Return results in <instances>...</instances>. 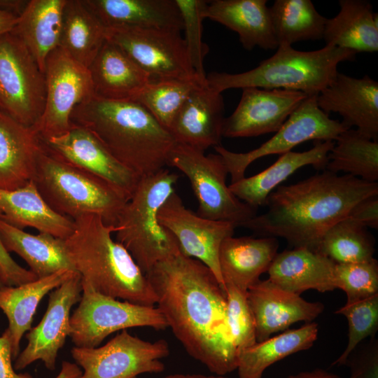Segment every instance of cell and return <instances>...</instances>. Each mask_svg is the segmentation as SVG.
<instances>
[{"label":"cell","instance_id":"1","mask_svg":"<svg viewBox=\"0 0 378 378\" xmlns=\"http://www.w3.org/2000/svg\"><path fill=\"white\" fill-rule=\"evenodd\" d=\"M146 276L157 307L186 352L214 374L237 370L225 291L211 270L180 253L156 264Z\"/></svg>","mask_w":378,"mask_h":378},{"label":"cell","instance_id":"2","mask_svg":"<svg viewBox=\"0 0 378 378\" xmlns=\"http://www.w3.org/2000/svg\"><path fill=\"white\" fill-rule=\"evenodd\" d=\"M378 195L377 182L326 169L304 180L279 186L267 197V211L240 227L262 237H281L293 248L316 251L333 225L360 201Z\"/></svg>","mask_w":378,"mask_h":378},{"label":"cell","instance_id":"3","mask_svg":"<svg viewBox=\"0 0 378 378\" xmlns=\"http://www.w3.org/2000/svg\"><path fill=\"white\" fill-rule=\"evenodd\" d=\"M70 120L93 133L114 158L140 178L165 168L176 144L169 131L132 100L92 96L74 108Z\"/></svg>","mask_w":378,"mask_h":378},{"label":"cell","instance_id":"4","mask_svg":"<svg viewBox=\"0 0 378 378\" xmlns=\"http://www.w3.org/2000/svg\"><path fill=\"white\" fill-rule=\"evenodd\" d=\"M73 220L74 229L64 246L81 279L103 295L155 306L157 297L147 276L127 249L113 239L115 227L95 214Z\"/></svg>","mask_w":378,"mask_h":378},{"label":"cell","instance_id":"5","mask_svg":"<svg viewBox=\"0 0 378 378\" xmlns=\"http://www.w3.org/2000/svg\"><path fill=\"white\" fill-rule=\"evenodd\" d=\"M356 55L351 50L332 46L312 51L279 46L272 56L255 68L239 74L214 71L206 76V82L220 93L227 89L256 87L317 96L334 80L338 64L354 60Z\"/></svg>","mask_w":378,"mask_h":378},{"label":"cell","instance_id":"6","mask_svg":"<svg viewBox=\"0 0 378 378\" xmlns=\"http://www.w3.org/2000/svg\"><path fill=\"white\" fill-rule=\"evenodd\" d=\"M178 178L166 168L141 177L114 227L115 240L145 274L158 262L181 253L176 239L157 217Z\"/></svg>","mask_w":378,"mask_h":378},{"label":"cell","instance_id":"7","mask_svg":"<svg viewBox=\"0 0 378 378\" xmlns=\"http://www.w3.org/2000/svg\"><path fill=\"white\" fill-rule=\"evenodd\" d=\"M33 181L47 204L71 220L95 214L115 227L130 199L107 181L59 160L45 148Z\"/></svg>","mask_w":378,"mask_h":378},{"label":"cell","instance_id":"8","mask_svg":"<svg viewBox=\"0 0 378 378\" xmlns=\"http://www.w3.org/2000/svg\"><path fill=\"white\" fill-rule=\"evenodd\" d=\"M167 166L181 171L190 182L198 202L196 214L203 218L232 223L237 227L257 215L258 209L238 199L226 184L227 169L218 153L204 152L176 143Z\"/></svg>","mask_w":378,"mask_h":378},{"label":"cell","instance_id":"9","mask_svg":"<svg viewBox=\"0 0 378 378\" xmlns=\"http://www.w3.org/2000/svg\"><path fill=\"white\" fill-rule=\"evenodd\" d=\"M82 293L70 317L69 337L75 346H99L111 334L135 327L156 330L168 328L157 307L146 306L103 295L82 279Z\"/></svg>","mask_w":378,"mask_h":378},{"label":"cell","instance_id":"10","mask_svg":"<svg viewBox=\"0 0 378 378\" xmlns=\"http://www.w3.org/2000/svg\"><path fill=\"white\" fill-rule=\"evenodd\" d=\"M46 102L45 75L23 42L12 32L0 36V108L34 127Z\"/></svg>","mask_w":378,"mask_h":378},{"label":"cell","instance_id":"11","mask_svg":"<svg viewBox=\"0 0 378 378\" xmlns=\"http://www.w3.org/2000/svg\"><path fill=\"white\" fill-rule=\"evenodd\" d=\"M348 129L342 122L331 119L318 106L316 96H308L275 134L259 147L246 153L232 152L221 145L214 148L222 157L231 177L230 183H233L245 177L248 167L260 158L284 154L310 140L335 141Z\"/></svg>","mask_w":378,"mask_h":378},{"label":"cell","instance_id":"12","mask_svg":"<svg viewBox=\"0 0 378 378\" xmlns=\"http://www.w3.org/2000/svg\"><path fill=\"white\" fill-rule=\"evenodd\" d=\"M71 354L83 369L81 378H136L164 371L161 360L169 356V347L164 339L150 342L124 330L102 346H74Z\"/></svg>","mask_w":378,"mask_h":378},{"label":"cell","instance_id":"13","mask_svg":"<svg viewBox=\"0 0 378 378\" xmlns=\"http://www.w3.org/2000/svg\"><path fill=\"white\" fill-rule=\"evenodd\" d=\"M106 38L148 74L151 80L199 79L191 66L180 31L111 27L106 28Z\"/></svg>","mask_w":378,"mask_h":378},{"label":"cell","instance_id":"14","mask_svg":"<svg viewBox=\"0 0 378 378\" xmlns=\"http://www.w3.org/2000/svg\"><path fill=\"white\" fill-rule=\"evenodd\" d=\"M46 102L42 115L31 127L41 140L60 136L74 125L70 117L80 102L94 96L88 68L74 59L59 46L46 61Z\"/></svg>","mask_w":378,"mask_h":378},{"label":"cell","instance_id":"15","mask_svg":"<svg viewBox=\"0 0 378 378\" xmlns=\"http://www.w3.org/2000/svg\"><path fill=\"white\" fill-rule=\"evenodd\" d=\"M157 217L159 224L176 239L181 253L209 267L225 290L219 251L223 241L234 235L236 225L198 216L185 206L175 190L160 206Z\"/></svg>","mask_w":378,"mask_h":378},{"label":"cell","instance_id":"16","mask_svg":"<svg viewBox=\"0 0 378 378\" xmlns=\"http://www.w3.org/2000/svg\"><path fill=\"white\" fill-rule=\"evenodd\" d=\"M81 293V276L78 272L50 292L42 319L26 335L27 344L15 358V370L36 360L43 361L49 370L55 369L58 352L71 333V309L80 301Z\"/></svg>","mask_w":378,"mask_h":378},{"label":"cell","instance_id":"17","mask_svg":"<svg viewBox=\"0 0 378 378\" xmlns=\"http://www.w3.org/2000/svg\"><path fill=\"white\" fill-rule=\"evenodd\" d=\"M42 141L54 157L107 181L129 198L132 195L140 177L114 158L88 129L74 125L67 132Z\"/></svg>","mask_w":378,"mask_h":378},{"label":"cell","instance_id":"18","mask_svg":"<svg viewBox=\"0 0 378 378\" xmlns=\"http://www.w3.org/2000/svg\"><path fill=\"white\" fill-rule=\"evenodd\" d=\"M307 97L301 92L284 89L242 88L237 108L224 120L223 137L276 133Z\"/></svg>","mask_w":378,"mask_h":378},{"label":"cell","instance_id":"19","mask_svg":"<svg viewBox=\"0 0 378 378\" xmlns=\"http://www.w3.org/2000/svg\"><path fill=\"white\" fill-rule=\"evenodd\" d=\"M318 106L326 114L337 113L342 122L378 141V83L369 76L354 78L338 72L317 96Z\"/></svg>","mask_w":378,"mask_h":378},{"label":"cell","instance_id":"20","mask_svg":"<svg viewBox=\"0 0 378 378\" xmlns=\"http://www.w3.org/2000/svg\"><path fill=\"white\" fill-rule=\"evenodd\" d=\"M247 299L254 318L257 342L285 331L295 323H311L324 309L322 303L307 301L268 279L251 286L247 290Z\"/></svg>","mask_w":378,"mask_h":378},{"label":"cell","instance_id":"21","mask_svg":"<svg viewBox=\"0 0 378 378\" xmlns=\"http://www.w3.org/2000/svg\"><path fill=\"white\" fill-rule=\"evenodd\" d=\"M224 113L222 94L206 81L192 90L169 132L176 143L204 152L211 146L220 145Z\"/></svg>","mask_w":378,"mask_h":378},{"label":"cell","instance_id":"22","mask_svg":"<svg viewBox=\"0 0 378 378\" xmlns=\"http://www.w3.org/2000/svg\"><path fill=\"white\" fill-rule=\"evenodd\" d=\"M43 148L33 128L0 108V189H18L32 181Z\"/></svg>","mask_w":378,"mask_h":378},{"label":"cell","instance_id":"23","mask_svg":"<svg viewBox=\"0 0 378 378\" xmlns=\"http://www.w3.org/2000/svg\"><path fill=\"white\" fill-rule=\"evenodd\" d=\"M266 0L207 1L203 16L237 33L244 48L256 46L274 50L278 43L274 34L270 7Z\"/></svg>","mask_w":378,"mask_h":378},{"label":"cell","instance_id":"24","mask_svg":"<svg viewBox=\"0 0 378 378\" xmlns=\"http://www.w3.org/2000/svg\"><path fill=\"white\" fill-rule=\"evenodd\" d=\"M315 143L308 150H290L280 155L274 163L261 172L230 183V190L238 199L252 207L258 209L265 206L270 194L298 169L307 165L318 170L326 169L328 155L333 148L334 141Z\"/></svg>","mask_w":378,"mask_h":378},{"label":"cell","instance_id":"25","mask_svg":"<svg viewBox=\"0 0 378 378\" xmlns=\"http://www.w3.org/2000/svg\"><path fill=\"white\" fill-rule=\"evenodd\" d=\"M335 264L317 251L293 248L276 255L267 273L279 287L300 295L309 289L324 293L336 288Z\"/></svg>","mask_w":378,"mask_h":378},{"label":"cell","instance_id":"26","mask_svg":"<svg viewBox=\"0 0 378 378\" xmlns=\"http://www.w3.org/2000/svg\"><path fill=\"white\" fill-rule=\"evenodd\" d=\"M88 69L94 96L104 100H134L151 81L148 74L107 40Z\"/></svg>","mask_w":378,"mask_h":378},{"label":"cell","instance_id":"27","mask_svg":"<svg viewBox=\"0 0 378 378\" xmlns=\"http://www.w3.org/2000/svg\"><path fill=\"white\" fill-rule=\"evenodd\" d=\"M106 28L183 30L175 0H82Z\"/></svg>","mask_w":378,"mask_h":378},{"label":"cell","instance_id":"28","mask_svg":"<svg viewBox=\"0 0 378 378\" xmlns=\"http://www.w3.org/2000/svg\"><path fill=\"white\" fill-rule=\"evenodd\" d=\"M278 248L275 237L232 236L225 239L218 255L225 288L230 284L247 291L260 280L262 274L267 272Z\"/></svg>","mask_w":378,"mask_h":378},{"label":"cell","instance_id":"29","mask_svg":"<svg viewBox=\"0 0 378 378\" xmlns=\"http://www.w3.org/2000/svg\"><path fill=\"white\" fill-rule=\"evenodd\" d=\"M0 218L20 229L32 227L62 239L74 229V220L55 212L34 181L15 190L0 189Z\"/></svg>","mask_w":378,"mask_h":378},{"label":"cell","instance_id":"30","mask_svg":"<svg viewBox=\"0 0 378 378\" xmlns=\"http://www.w3.org/2000/svg\"><path fill=\"white\" fill-rule=\"evenodd\" d=\"M75 272L61 270L46 277L19 286L0 288V309L6 315L11 344L13 358L20 354V345L24 334L31 328L34 316L41 300L48 293L59 287Z\"/></svg>","mask_w":378,"mask_h":378},{"label":"cell","instance_id":"31","mask_svg":"<svg viewBox=\"0 0 378 378\" xmlns=\"http://www.w3.org/2000/svg\"><path fill=\"white\" fill-rule=\"evenodd\" d=\"M340 11L327 19L323 37L326 46L358 52L378 50V15L365 0H340Z\"/></svg>","mask_w":378,"mask_h":378},{"label":"cell","instance_id":"32","mask_svg":"<svg viewBox=\"0 0 378 378\" xmlns=\"http://www.w3.org/2000/svg\"><path fill=\"white\" fill-rule=\"evenodd\" d=\"M66 0H29L10 31L31 52L44 74L46 61L59 46Z\"/></svg>","mask_w":378,"mask_h":378},{"label":"cell","instance_id":"33","mask_svg":"<svg viewBox=\"0 0 378 378\" xmlns=\"http://www.w3.org/2000/svg\"><path fill=\"white\" fill-rule=\"evenodd\" d=\"M0 240L8 253H15L27 262L37 279L61 270L75 271L64 239L46 233L31 234L0 218Z\"/></svg>","mask_w":378,"mask_h":378},{"label":"cell","instance_id":"34","mask_svg":"<svg viewBox=\"0 0 378 378\" xmlns=\"http://www.w3.org/2000/svg\"><path fill=\"white\" fill-rule=\"evenodd\" d=\"M316 323H307L296 329L257 342L238 354L239 378H262L266 369L276 362L312 346L317 339Z\"/></svg>","mask_w":378,"mask_h":378},{"label":"cell","instance_id":"35","mask_svg":"<svg viewBox=\"0 0 378 378\" xmlns=\"http://www.w3.org/2000/svg\"><path fill=\"white\" fill-rule=\"evenodd\" d=\"M106 28L82 0H66L59 46L88 68L104 43Z\"/></svg>","mask_w":378,"mask_h":378},{"label":"cell","instance_id":"36","mask_svg":"<svg viewBox=\"0 0 378 378\" xmlns=\"http://www.w3.org/2000/svg\"><path fill=\"white\" fill-rule=\"evenodd\" d=\"M270 10L278 46L323 38L328 18L310 0H276Z\"/></svg>","mask_w":378,"mask_h":378},{"label":"cell","instance_id":"37","mask_svg":"<svg viewBox=\"0 0 378 378\" xmlns=\"http://www.w3.org/2000/svg\"><path fill=\"white\" fill-rule=\"evenodd\" d=\"M326 170L343 172L368 182L378 180V141L356 129H348L334 141L328 155Z\"/></svg>","mask_w":378,"mask_h":378},{"label":"cell","instance_id":"38","mask_svg":"<svg viewBox=\"0 0 378 378\" xmlns=\"http://www.w3.org/2000/svg\"><path fill=\"white\" fill-rule=\"evenodd\" d=\"M374 245L367 227L346 217L327 230L316 251L336 264L358 262L374 258Z\"/></svg>","mask_w":378,"mask_h":378},{"label":"cell","instance_id":"39","mask_svg":"<svg viewBox=\"0 0 378 378\" xmlns=\"http://www.w3.org/2000/svg\"><path fill=\"white\" fill-rule=\"evenodd\" d=\"M206 81L199 79L153 80L132 101L143 106L169 131L176 115L192 90Z\"/></svg>","mask_w":378,"mask_h":378},{"label":"cell","instance_id":"40","mask_svg":"<svg viewBox=\"0 0 378 378\" xmlns=\"http://www.w3.org/2000/svg\"><path fill=\"white\" fill-rule=\"evenodd\" d=\"M348 322V342L342 354L332 363L344 365L354 349L363 340L374 337L378 330V294L352 303H346L335 312Z\"/></svg>","mask_w":378,"mask_h":378},{"label":"cell","instance_id":"41","mask_svg":"<svg viewBox=\"0 0 378 378\" xmlns=\"http://www.w3.org/2000/svg\"><path fill=\"white\" fill-rule=\"evenodd\" d=\"M336 288L346 295V302L356 301L378 294V263L371 260L351 263L335 264Z\"/></svg>","mask_w":378,"mask_h":378},{"label":"cell","instance_id":"42","mask_svg":"<svg viewBox=\"0 0 378 378\" xmlns=\"http://www.w3.org/2000/svg\"><path fill=\"white\" fill-rule=\"evenodd\" d=\"M175 2L181 13L186 35L184 41L191 66L197 78L205 81L206 76L203 62L209 47L202 41V20L207 1L175 0Z\"/></svg>","mask_w":378,"mask_h":378},{"label":"cell","instance_id":"43","mask_svg":"<svg viewBox=\"0 0 378 378\" xmlns=\"http://www.w3.org/2000/svg\"><path fill=\"white\" fill-rule=\"evenodd\" d=\"M226 317L234 346L238 354L257 342L253 316L247 291L232 285H225Z\"/></svg>","mask_w":378,"mask_h":378},{"label":"cell","instance_id":"44","mask_svg":"<svg viewBox=\"0 0 378 378\" xmlns=\"http://www.w3.org/2000/svg\"><path fill=\"white\" fill-rule=\"evenodd\" d=\"M345 365L349 378H378V340L375 337L359 344L348 356Z\"/></svg>","mask_w":378,"mask_h":378},{"label":"cell","instance_id":"45","mask_svg":"<svg viewBox=\"0 0 378 378\" xmlns=\"http://www.w3.org/2000/svg\"><path fill=\"white\" fill-rule=\"evenodd\" d=\"M11 344L6 330L0 336V378H33L28 373H17L12 364ZM82 370L76 363L63 361L55 378H81Z\"/></svg>","mask_w":378,"mask_h":378},{"label":"cell","instance_id":"46","mask_svg":"<svg viewBox=\"0 0 378 378\" xmlns=\"http://www.w3.org/2000/svg\"><path fill=\"white\" fill-rule=\"evenodd\" d=\"M0 276L4 286H19L37 279L29 270L22 267L12 258L1 240Z\"/></svg>","mask_w":378,"mask_h":378},{"label":"cell","instance_id":"47","mask_svg":"<svg viewBox=\"0 0 378 378\" xmlns=\"http://www.w3.org/2000/svg\"><path fill=\"white\" fill-rule=\"evenodd\" d=\"M347 217L367 228L377 229L378 195L367 197L358 202Z\"/></svg>","mask_w":378,"mask_h":378},{"label":"cell","instance_id":"48","mask_svg":"<svg viewBox=\"0 0 378 378\" xmlns=\"http://www.w3.org/2000/svg\"><path fill=\"white\" fill-rule=\"evenodd\" d=\"M29 1L0 0V9L20 16L25 9Z\"/></svg>","mask_w":378,"mask_h":378},{"label":"cell","instance_id":"49","mask_svg":"<svg viewBox=\"0 0 378 378\" xmlns=\"http://www.w3.org/2000/svg\"><path fill=\"white\" fill-rule=\"evenodd\" d=\"M18 16L0 9V36L10 32L18 21Z\"/></svg>","mask_w":378,"mask_h":378},{"label":"cell","instance_id":"50","mask_svg":"<svg viewBox=\"0 0 378 378\" xmlns=\"http://www.w3.org/2000/svg\"><path fill=\"white\" fill-rule=\"evenodd\" d=\"M286 378H342L338 375L323 369L304 371L288 376Z\"/></svg>","mask_w":378,"mask_h":378},{"label":"cell","instance_id":"51","mask_svg":"<svg viewBox=\"0 0 378 378\" xmlns=\"http://www.w3.org/2000/svg\"><path fill=\"white\" fill-rule=\"evenodd\" d=\"M159 378H229L225 377V375H218V374H182V373H176L171 374Z\"/></svg>","mask_w":378,"mask_h":378},{"label":"cell","instance_id":"52","mask_svg":"<svg viewBox=\"0 0 378 378\" xmlns=\"http://www.w3.org/2000/svg\"><path fill=\"white\" fill-rule=\"evenodd\" d=\"M4 285L2 281H1V276H0V288L2 287Z\"/></svg>","mask_w":378,"mask_h":378},{"label":"cell","instance_id":"53","mask_svg":"<svg viewBox=\"0 0 378 378\" xmlns=\"http://www.w3.org/2000/svg\"><path fill=\"white\" fill-rule=\"evenodd\" d=\"M136 378H139V377H136Z\"/></svg>","mask_w":378,"mask_h":378}]
</instances>
